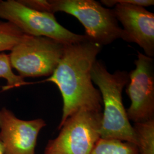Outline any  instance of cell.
<instances>
[{
  "label": "cell",
  "instance_id": "ba28073f",
  "mask_svg": "<svg viewBox=\"0 0 154 154\" xmlns=\"http://www.w3.org/2000/svg\"><path fill=\"white\" fill-rule=\"evenodd\" d=\"M46 126L42 119L18 118L10 110H0V141L4 154H35L40 131Z\"/></svg>",
  "mask_w": 154,
  "mask_h": 154
},
{
  "label": "cell",
  "instance_id": "277c9868",
  "mask_svg": "<svg viewBox=\"0 0 154 154\" xmlns=\"http://www.w3.org/2000/svg\"><path fill=\"white\" fill-rule=\"evenodd\" d=\"M102 111L81 108L62 125L58 135L49 140L44 154H91L100 138Z\"/></svg>",
  "mask_w": 154,
  "mask_h": 154
},
{
  "label": "cell",
  "instance_id": "9a60e30c",
  "mask_svg": "<svg viewBox=\"0 0 154 154\" xmlns=\"http://www.w3.org/2000/svg\"><path fill=\"white\" fill-rule=\"evenodd\" d=\"M0 154H4V147H3V145L1 141H0Z\"/></svg>",
  "mask_w": 154,
  "mask_h": 154
},
{
  "label": "cell",
  "instance_id": "5b68a950",
  "mask_svg": "<svg viewBox=\"0 0 154 154\" xmlns=\"http://www.w3.org/2000/svg\"><path fill=\"white\" fill-rule=\"evenodd\" d=\"M65 45L48 37L25 34L9 54L11 67L23 78L50 76L62 57Z\"/></svg>",
  "mask_w": 154,
  "mask_h": 154
},
{
  "label": "cell",
  "instance_id": "6da1fadb",
  "mask_svg": "<svg viewBox=\"0 0 154 154\" xmlns=\"http://www.w3.org/2000/svg\"><path fill=\"white\" fill-rule=\"evenodd\" d=\"M102 46L86 38L65 45L63 54L53 74L45 81L54 83L63 99L58 129L81 108L102 111V99L91 79V70Z\"/></svg>",
  "mask_w": 154,
  "mask_h": 154
},
{
  "label": "cell",
  "instance_id": "7c38bea8",
  "mask_svg": "<svg viewBox=\"0 0 154 154\" xmlns=\"http://www.w3.org/2000/svg\"><path fill=\"white\" fill-rule=\"evenodd\" d=\"M25 34L11 22L0 21V52L11 51Z\"/></svg>",
  "mask_w": 154,
  "mask_h": 154
},
{
  "label": "cell",
  "instance_id": "30bf717a",
  "mask_svg": "<svg viewBox=\"0 0 154 154\" xmlns=\"http://www.w3.org/2000/svg\"><path fill=\"white\" fill-rule=\"evenodd\" d=\"M91 154H140L134 143L116 139L100 138Z\"/></svg>",
  "mask_w": 154,
  "mask_h": 154
},
{
  "label": "cell",
  "instance_id": "3957f363",
  "mask_svg": "<svg viewBox=\"0 0 154 154\" xmlns=\"http://www.w3.org/2000/svg\"><path fill=\"white\" fill-rule=\"evenodd\" d=\"M62 11L75 17L82 24L90 41L103 46L118 39L126 41V34L112 10L94 0H49L46 12Z\"/></svg>",
  "mask_w": 154,
  "mask_h": 154
},
{
  "label": "cell",
  "instance_id": "4fadbf2b",
  "mask_svg": "<svg viewBox=\"0 0 154 154\" xmlns=\"http://www.w3.org/2000/svg\"><path fill=\"white\" fill-rule=\"evenodd\" d=\"M0 78L5 79L7 81V85L3 88V90L20 87L30 83L25 81L23 78L14 73L9 54L4 53H0Z\"/></svg>",
  "mask_w": 154,
  "mask_h": 154
},
{
  "label": "cell",
  "instance_id": "7a4b0ae2",
  "mask_svg": "<svg viewBox=\"0 0 154 154\" xmlns=\"http://www.w3.org/2000/svg\"><path fill=\"white\" fill-rule=\"evenodd\" d=\"M91 79L99 88L103 106L100 138L137 145L135 132L122 102V91L129 81L128 73L118 70L111 74L101 61L97 60L91 70Z\"/></svg>",
  "mask_w": 154,
  "mask_h": 154
},
{
  "label": "cell",
  "instance_id": "52a82bcc",
  "mask_svg": "<svg viewBox=\"0 0 154 154\" xmlns=\"http://www.w3.org/2000/svg\"><path fill=\"white\" fill-rule=\"evenodd\" d=\"M136 67L128 73L126 93L131 105L126 110L134 123L154 119V63L153 58L138 51Z\"/></svg>",
  "mask_w": 154,
  "mask_h": 154
},
{
  "label": "cell",
  "instance_id": "5bb4252c",
  "mask_svg": "<svg viewBox=\"0 0 154 154\" xmlns=\"http://www.w3.org/2000/svg\"><path fill=\"white\" fill-rule=\"evenodd\" d=\"M102 4L108 7L115 6L117 4H126L132 5L148 7L154 5V0H102Z\"/></svg>",
  "mask_w": 154,
  "mask_h": 154
},
{
  "label": "cell",
  "instance_id": "9c48e42d",
  "mask_svg": "<svg viewBox=\"0 0 154 154\" xmlns=\"http://www.w3.org/2000/svg\"><path fill=\"white\" fill-rule=\"evenodd\" d=\"M121 23L126 41L134 42L143 49L145 55L154 56V14L145 8L126 4H117L112 9Z\"/></svg>",
  "mask_w": 154,
  "mask_h": 154
},
{
  "label": "cell",
  "instance_id": "8fae6325",
  "mask_svg": "<svg viewBox=\"0 0 154 154\" xmlns=\"http://www.w3.org/2000/svg\"><path fill=\"white\" fill-rule=\"evenodd\" d=\"M137 146L140 154H154V119L134 123Z\"/></svg>",
  "mask_w": 154,
  "mask_h": 154
},
{
  "label": "cell",
  "instance_id": "8992f818",
  "mask_svg": "<svg viewBox=\"0 0 154 154\" xmlns=\"http://www.w3.org/2000/svg\"><path fill=\"white\" fill-rule=\"evenodd\" d=\"M0 18L11 22L25 34L48 37L65 44L87 38L86 35L72 33L62 26L54 14L34 10L19 0H0Z\"/></svg>",
  "mask_w": 154,
  "mask_h": 154
}]
</instances>
